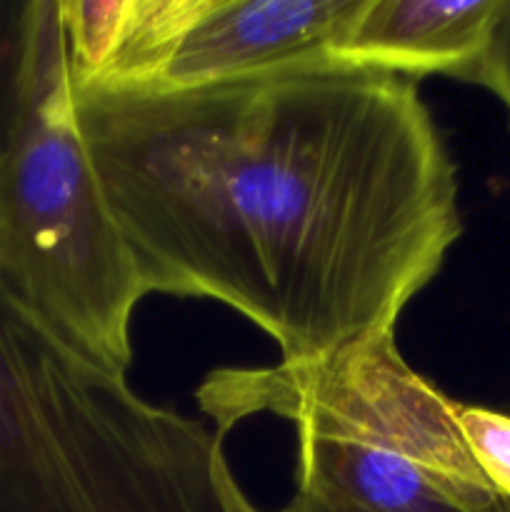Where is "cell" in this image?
Returning a JSON list of instances; mask_svg holds the SVG:
<instances>
[{"label":"cell","instance_id":"cell-3","mask_svg":"<svg viewBox=\"0 0 510 512\" xmlns=\"http://www.w3.org/2000/svg\"><path fill=\"white\" fill-rule=\"evenodd\" d=\"M215 428L270 413L298 430V490L365 512H510L468 453L458 400L393 335L325 363L223 368L198 388Z\"/></svg>","mask_w":510,"mask_h":512},{"label":"cell","instance_id":"cell-5","mask_svg":"<svg viewBox=\"0 0 510 512\" xmlns=\"http://www.w3.org/2000/svg\"><path fill=\"white\" fill-rule=\"evenodd\" d=\"M360 0H58L73 90H190L330 63Z\"/></svg>","mask_w":510,"mask_h":512},{"label":"cell","instance_id":"cell-9","mask_svg":"<svg viewBox=\"0 0 510 512\" xmlns=\"http://www.w3.org/2000/svg\"><path fill=\"white\" fill-rule=\"evenodd\" d=\"M475 83L488 88L503 103L510 125V0L500 3V13L495 18L488 50H485L483 63L475 75Z\"/></svg>","mask_w":510,"mask_h":512},{"label":"cell","instance_id":"cell-4","mask_svg":"<svg viewBox=\"0 0 510 512\" xmlns=\"http://www.w3.org/2000/svg\"><path fill=\"white\" fill-rule=\"evenodd\" d=\"M0 278L75 353L128 375L148 293L75 120L63 30L0 168Z\"/></svg>","mask_w":510,"mask_h":512},{"label":"cell","instance_id":"cell-10","mask_svg":"<svg viewBox=\"0 0 510 512\" xmlns=\"http://www.w3.org/2000/svg\"><path fill=\"white\" fill-rule=\"evenodd\" d=\"M280 512H365L358 508H350V505H340V503H330V500H320L315 495L308 493H295L293 500L285 505Z\"/></svg>","mask_w":510,"mask_h":512},{"label":"cell","instance_id":"cell-6","mask_svg":"<svg viewBox=\"0 0 510 512\" xmlns=\"http://www.w3.org/2000/svg\"><path fill=\"white\" fill-rule=\"evenodd\" d=\"M503 0H360L330 63L475 83Z\"/></svg>","mask_w":510,"mask_h":512},{"label":"cell","instance_id":"cell-1","mask_svg":"<svg viewBox=\"0 0 510 512\" xmlns=\"http://www.w3.org/2000/svg\"><path fill=\"white\" fill-rule=\"evenodd\" d=\"M145 293L208 298L280 363L393 335L463 235L413 78L323 63L190 90H73Z\"/></svg>","mask_w":510,"mask_h":512},{"label":"cell","instance_id":"cell-7","mask_svg":"<svg viewBox=\"0 0 510 512\" xmlns=\"http://www.w3.org/2000/svg\"><path fill=\"white\" fill-rule=\"evenodd\" d=\"M58 40V0H0V168L33 110Z\"/></svg>","mask_w":510,"mask_h":512},{"label":"cell","instance_id":"cell-8","mask_svg":"<svg viewBox=\"0 0 510 512\" xmlns=\"http://www.w3.org/2000/svg\"><path fill=\"white\" fill-rule=\"evenodd\" d=\"M455 415L475 465L495 495L510 505V413L458 400Z\"/></svg>","mask_w":510,"mask_h":512},{"label":"cell","instance_id":"cell-2","mask_svg":"<svg viewBox=\"0 0 510 512\" xmlns=\"http://www.w3.org/2000/svg\"><path fill=\"white\" fill-rule=\"evenodd\" d=\"M225 435L75 353L0 278V512H263Z\"/></svg>","mask_w":510,"mask_h":512}]
</instances>
